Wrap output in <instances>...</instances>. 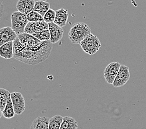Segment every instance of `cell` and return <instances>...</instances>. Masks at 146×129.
<instances>
[{
  "label": "cell",
  "mask_w": 146,
  "mask_h": 129,
  "mask_svg": "<svg viewBox=\"0 0 146 129\" xmlns=\"http://www.w3.org/2000/svg\"><path fill=\"white\" fill-rule=\"evenodd\" d=\"M35 3V0H18L16 4V8L18 11L27 15L34 11Z\"/></svg>",
  "instance_id": "obj_11"
},
{
  "label": "cell",
  "mask_w": 146,
  "mask_h": 129,
  "mask_svg": "<svg viewBox=\"0 0 146 129\" xmlns=\"http://www.w3.org/2000/svg\"><path fill=\"white\" fill-rule=\"evenodd\" d=\"M56 16L54 21V23L61 27H65L67 24L68 17V11L67 9L61 8L55 11Z\"/></svg>",
  "instance_id": "obj_12"
},
{
  "label": "cell",
  "mask_w": 146,
  "mask_h": 129,
  "mask_svg": "<svg viewBox=\"0 0 146 129\" xmlns=\"http://www.w3.org/2000/svg\"><path fill=\"white\" fill-rule=\"evenodd\" d=\"M15 114L16 113L15 111V109H14L11 97H10L8 99V103H7L5 109L3 110L1 113V115L4 116L5 118H8V119H10V118H12L15 117Z\"/></svg>",
  "instance_id": "obj_17"
},
{
  "label": "cell",
  "mask_w": 146,
  "mask_h": 129,
  "mask_svg": "<svg viewBox=\"0 0 146 129\" xmlns=\"http://www.w3.org/2000/svg\"><path fill=\"white\" fill-rule=\"evenodd\" d=\"M13 42L14 58L29 65H37L46 61L52 50V44L51 42L39 51H33L26 48L20 42L18 38Z\"/></svg>",
  "instance_id": "obj_1"
},
{
  "label": "cell",
  "mask_w": 146,
  "mask_h": 129,
  "mask_svg": "<svg viewBox=\"0 0 146 129\" xmlns=\"http://www.w3.org/2000/svg\"><path fill=\"white\" fill-rule=\"evenodd\" d=\"M78 125L74 118L70 116H66L63 118L60 129H76Z\"/></svg>",
  "instance_id": "obj_16"
},
{
  "label": "cell",
  "mask_w": 146,
  "mask_h": 129,
  "mask_svg": "<svg viewBox=\"0 0 146 129\" xmlns=\"http://www.w3.org/2000/svg\"><path fill=\"white\" fill-rule=\"evenodd\" d=\"M119 62H112L107 65L104 70V78L110 85H113L121 67Z\"/></svg>",
  "instance_id": "obj_7"
},
{
  "label": "cell",
  "mask_w": 146,
  "mask_h": 129,
  "mask_svg": "<svg viewBox=\"0 0 146 129\" xmlns=\"http://www.w3.org/2000/svg\"><path fill=\"white\" fill-rule=\"evenodd\" d=\"M64 117L60 115H56L49 118L48 129H60L61 125Z\"/></svg>",
  "instance_id": "obj_19"
},
{
  "label": "cell",
  "mask_w": 146,
  "mask_h": 129,
  "mask_svg": "<svg viewBox=\"0 0 146 129\" xmlns=\"http://www.w3.org/2000/svg\"><path fill=\"white\" fill-rule=\"evenodd\" d=\"M130 78L129 68L124 65H121L116 77L114 79L113 86L115 88H119L126 84Z\"/></svg>",
  "instance_id": "obj_6"
},
{
  "label": "cell",
  "mask_w": 146,
  "mask_h": 129,
  "mask_svg": "<svg viewBox=\"0 0 146 129\" xmlns=\"http://www.w3.org/2000/svg\"><path fill=\"white\" fill-rule=\"evenodd\" d=\"M90 34L91 29L84 22H77L74 24L68 32V38L74 44H80Z\"/></svg>",
  "instance_id": "obj_2"
},
{
  "label": "cell",
  "mask_w": 146,
  "mask_h": 129,
  "mask_svg": "<svg viewBox=\"0 0 146 129\" xmlns=\"http://www.w3.org/2000/svg\"><path fill=\"white\" fill-rule=\"evenodd\" d=\"M18 38L19 42L26 48L33 51H39L49 44L50 41L42 42L37 39L33 35L23 33L18 35Z\"/></svg>",
  "instance_id": "obj_3"
},
{
  "label": "cell",
  "mask_w": 146,
  "mask_h": 129,
  "mask_svg": "<svg viewBox=\"0 0 146 129\" xmlns=\"http://www.w3.org/2000/svg\"><path fill=\"white\" fill-rule=\"evenodd\" d=\"M48 26H49L48 30L50 31V42L52 44H56L62 39L64 36V30L62 29V27L57 26L54 22L49 23Z\"/></svg>",
  "instance_id": "obj_10"
},
{
  "label": "cell",
  "mask_w": 146,
  "mask_h": 129,
  "mask_svg": "<svg viewBox=\"0 0 146 129\" xmlns=\"http://www.w3.org/2000/svg\"><path fill=\"white\" fill-rule=\"evenodd\" d=\"M10 97H11V93L8 90L4 88L0 89V110L1 113L5 109Z\"/></svg>",
  "instance_id": "obj_18"
},
{
  "label": "cell",
  "mask_w": 146,
  "mask_h": 129,
  "mask_svg": "<svg viewBox=\"0 0 146 129\" xmlns=\"http://www.w3.org/2000/svg\"><path fill=\"white\" fill-rule=\"evenodd\" d=\"M0 56L7 60L14 58L13 42H9L0 47Z\"/></svg>",
  "instance_id": "obj_13"
},
{
  "label": "cell",
  "mask_w": 146,
  "mask_h": 129,
  "mask_svg": "<svg viewBox=\"0 0 146 129\" xmlns=\"http://www.w3.org/2000/svg\"><path fill=\"white\" fill-rule=\"evenodd\" d=\"M49 118L47 117H38L34 119L29 129H48Z\"/></svg>",
  "instance_id": "obj_14"
},
{
  "label": "cell",
  "mask_w": 146,
  "mask_h": 129,
  "mask_svg": "<svg viewBox=\"0 0 146 129\" xmlns=\"http://www.w3.org/2000/svg\"><path fill=\"white\" fill-rule=\"evenodd\" d=\"M50 9L49 3L42 1V0H38V1H36L34 11L39 13L42 16L44 17Z\"/></svg>",
  "instance_id": "obj_15"
},
{
  "label": "cell",
  "mask_w": 146,
  "mask_h": 129,
  "mask_svg": "<svg viewBox=\"0 0 146 129\" xmlns=\"http://www.w3.org/2000/svg\"><path fill=\"white\" fill-rule=\"evenodd\" d=\"M76 129H78V128H76Z\"/></svg>",
  "instance_id": "obj_23"
},
{
  "label": "cell",
  "mask_w": 146,
  "mask_h": 129,
  "mask_svg": "<svg viewBox=\"0 0 146 129\" xmlns=\"http://www.w3.org/2000/svg\"><path fill=\"white\" fill-rule=\"evenodd\" d=\"M18 35L11 27H5L0 29V45H4L9 42H14Z\"/></svg>",
  "instance_id": "obj_9"
},
{
  "label": "cell",
  "mask_w": 146,
  "mask_h": 129,
  "mask_svg": "<svg viewBox=\"0 0 146 129\" xmlns=\"http://www.w3.org/2000/svg\"><path fill=\"white\" fill-rule=\"evenodd\" d=\"M11 27L17 35L24 33V30L29 23L27 16L19 11H15L11 15Z\"/></svg>",
  "instance_id": "obj_5"
},
{
  "label": "cell",
  "mask_w": 146,
  "mask_h": 129,
  "mask_svg": "<svg viewBox=\"0 0 146 129\" xmlns=\"http://www.w3.org/2000/svg\"><path fill=\"white\" fill-rule=\"evenodd\" d=\"M11 99L16 114H22L26 110L25 99L22 94L19 92H13L11 93Z\"/></svg>",
  "instance_id": "obj_8"
},
{
  "label": "cell",
  "mask_w": 146,
  "mask_h": 129,
  "mask_svg": "<svg viewBox=\"0 0 146 129\" xmlns=\"http://www.w3.org/2000/svg\"><path fill=\"white\" fill-rule=\"evenodd\" d=\"M33 36L42 42L50 41V34L49 30L38 31V32H36L33 34Z\"/></svg>",
  "instance_id": "obj_20"
},
{
  "label": "cell",
  "mask_w": 146,
  "mask_h": 129,
  "mask_svg": "<svg viewBox=\"0 0 146 129\" xmlns=\"http://www.w3.org/2000/svg\"><path fill=\"white\" fill-rule=\"evenodd\" d=\"M55 16H56V12L54 9H50L44 16V21L48 24L54 22Z\"/></svg>",
  "instance_id": "obj_22"
},
{
  "label": "cell",
  "mask_w": 146,
  "mask_h": 129,
  "mask_svg": "<svg viewBox=\"0 0 146 129\" xmlns=\"http://www.w3.org/2000/svg\"><path fill=\"white\" fill-rule=\"evenodd\" d=\"M27 20L30 22H37L39 21H44V17L42 16L39 13L33 11L26 15Z\"/></svg>",
  "instance_id": "obj_21"
},
{
  "label": "cell",
  "mask_w": 146,
  "mask_h": 129,
  "mask_svg": "<svg viewBox=\"0 0 146 129\" xmlns=\"http://www.w3.org/2000/svg\"><path fill=\"white\" fill-rule=\"evenodd\" d=\"M83 52L90 55H95L102 47V44L98 37L90 34L80 44Z\"/></svg>",
  "instance_id": "obj_4"
}]
</instances>
